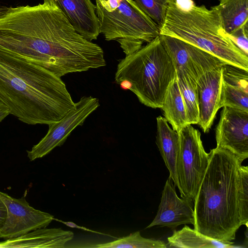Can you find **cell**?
I'll return each mask as SVG.
<instances>
[{"label": "cell", "mask_w": 248, "mask_h": 248, "mask_svg": "<svg viewBox=\"0 0 248 248\" xmlns=\"http://www.w3.org/2000/svg\"><path fill=\"white\" fill-rule=\"evenodd\" d=\"M176 79L186 109L188 123L198 124L199 108L196 81L184 70H176Z\"/></svg>", "instance_id": "20"}, {"label": "cell", "mask_w": 248, "mask_h": 248, "mask_svg": "<svg viewBox=\"0 0 248 248\" xmlns=\"http://www.w3.org/2000/svg\"><path fill=\"white\" fill-rule=\"evenodd\" d=\"M233 242L219 241L208 237L185 225L181 230L174 231L168 238L167 247L183 248H233Z\"/></svg>", "instance_id": "17"}, {"label": "cell", "mask_w": 248, "mask_h": 248, "mask_svg": "<svg viewBox=\"0 0 248 248\" xmlns=\"http://www.w3.org/2000/svg\"><path fill=\"white\" fill-rule=\"evenodd\" d=\"M177 160L179 190L182 198L195 200L209 163L210 154L203 147L201 133L188 124L178 133Z\"/></svg>", "instance_id": "7"}, {"label": "cell", "mask_w": 248, "mask_h": 248, "mask_svg": "<svg viewBox=\"0 0 248 248\" xmlns=\"http://www.w3.org/2000/svg\"><path fill=\"white\" fill-rule=\"evenodd\" d=\"M159 35L174 37L218 58L225 64L248 71V55L224 30L216 6L210 9L193 0H168Z\"/></svg>", "instance_id": "4"}, {"label": "cell", "mask_w": 248, "mask_h": 248, "mask_svg": "<svg viewBox=\"0 0 248 248\" xmlns=\"http://www.w3.org/2000/svg\"><path fill=\"white\" fill-rule=\"evenodd\" d=\"M164 118L177 133L189 124L185 103L179 88L176 76L169 86L160 108Z\"/></svg>", "instance_id": "18"}, {"label": "cell", "mask_w": 248, "mask_h": 248, "mask_svg": "<svg viewBox=\"0 0 248 248\" xmlns=\"http://www.w3.org/2000/svg\"><path fill=\"white\" fill-rule=\"evenodd\" d=\"M25 194L16 199L0 191V198L7 208L5 222L0 228V238H15L38 229L46 227L54 216L31 206Z\"/></svg>", "instance_id": "9"}, {"label": "cell", "mask_w": 248, "mask_h": 248, "mask_svg": "<svg viewBox=\"0 0 248 248\" xmlns=\"http://www.w3.org/2000/svg\"><path fill=\"white\" fill-rule=\"evenodd\" d=\"M207 168L194 201V229L215 240L231 242L248 224V167L228 150H211Z\"/></svg>", "instance_id": "2"}, {"label": "cell", "mask_w": 248, "mask_h": 248, "mask_svg": "<svg viewBox=\"0 0 248 248\" xmlns=\"http://www.w3.org/2000/svg\"><path fill=\"white\" fill-rule=\"evenodd\" d=\"M100 33L116 41L126 56L159 35V27L134 0H95Z\"/></svg>", "instance_id": "6"}, {"label": "cell", "mask_w": 248, "mask_h": 248, "mask_svg": "<svg viewBox=\"0 0 248 248\" xmlns=\"http://www.w3.org/2000/svg\"><path fill=\"white\" fill-rule=\"evenodd\" d=\"M171 179L169 177L162 193L156 215L145 229L153 226L175 228L182 224L194 223L193 201L179 198Z\"/></svg>", "instance_id": "12"}, {"label": "cell", "mask_w": 248, "mask_h": 248, "mask_svg": "<svg viewBox=\"0 0 248 248\" xmlns=\"http://www.w3.org/2000/svg\"><path fill=\"white\" fill-rule=\"evenodd\" d=\"M140 8L159 27L166 16L168 0H135Z\"/></svg>", "instance_id": "23"}, {"label": "cell", "mask_w": 248, "mask_h": 248, "mask_svg": "<svg viewBox=\"0 0 248 248\" xmlns=\"http://www.w3.org/2000/svg\"><path fill=\"white\" fill-rule=\"evenodd\" d=\"M100 106L98 98L84 96L75 103L74 108L60 120L48 124L46 136L31 150L27 151L30 161L42 158L57 146H62L78 126L81 125L87 117Z\"/></svg>", "instance_id": "8"}, {"label": "cell", "mask_w": 248, "mask_h": 248, "mask_svg": "<svg viewBox=\"0 0 248 248\" xmlns=\"http://www.w3.org/2000/svg\"><path fill=\"white\" fill-rule=\"evenodd\" d=\"M222 108L215 130L216 148L229 150L243 162L248 157V111Z\"/></svg>", "instance_id": "11"}, {"label": "cell", "mask_w": 248, "mask_h": 248, "mask_svg": "<svg viewBox=\"0 0 248 248\" xmlns=\"http://www.w3.org/2000/svg\"><path fill=\"white\" fill-rule=\"evenodd\" d=\"M176 76L175 69L159 35L121 60L114 79L123 88L132 92L140 103L156 108H161Z\"/></svg>", "instance_id": "5"}, {"label": "cell", "mask_w": 248, "mask_h": 248, "mask_svg": "<svg viewBox=\"0 0 248 248\" xmlns=\"http://www.w3.org/2000/svg\"><path fill=\"white\" fill-rule=\"evenodd\" d=\"M54 220L61 222L63 224H65L66 226H67L69 227H70V228H77V229H81L82 230L88 231V232H92L93 233H95L100 234H102V235H103H103H107V234L103 233H101L100 232H96L95 231L90 230V229L87 228L86 227H84L78 226V225L76 224V223H75L72 221H64L62 220H60V219H56L55 218H54Z\"/></svg>", "instance_id": "26"}, {"label": "cell", "mask_w": 248, "mask_h": 248, "mask_svg": "<svg viewBox=\"0 0 248 248\" xmlns=\"http://www.w3.org/2000/svg\"><path fill=\"white\" fill-rule=\"evenodd\" d=\"M216 5L222 27L229 35L248 24V0H219Z\"/></svg>", "instance_id": "19"}, {"label": "cell", "mask_w": 248, "mask_h": 248, "mask_svg": "<svg viewBox=\"0 0 248 248\" xmlns=\"http://www.w3.org/2000/svg\"><path fill=\"white\" fill-rule=\"evenodd\" d=\"M52 0L78 33L89 41L97 38L100 24L96 6L91 0Z\"/></svg>", "instance_id": "14"}, {"label": "cell", "mask_w": 248, "mask_h": 248, "mask_svg": "<svg viewBox=\"0 0 248 248\" xmlns=\"http://www.w3.org/2000/svg\"><path fill=\"white\" fill-rule=\"evenodd\" d=\"M90 247L96 248H166L167 245L163 241L160 240L143 237L140 232L137 231L113 241L97 244Z\"/></svg>", "instance_id": "21"}, {"label": "cell", "mask_w": 248, "mask_h": 248, "mask_svg": "<svg viewBox=\"0 0 248 248\" xmlns=\"http://www.w3.org/2000/svg\"><path fill=\"white\" fill-rule=\"evenodd\" d=\"M73 237L72 231L45 227L0 242V248H63Z\"/></svg>", "instance_id": "15"}, {"label": "cell", "mask_w": 248, "mask_h": 248, "mask_svg": "<svg viewBox=\"0 0 248 248\" xmlns=\"http://www.w3.org/2000/svg\"><path fill=\"white\" fill-rule=\"evenodd\" d=\"M175 70H184L197 80L203 74L225 64L217 57L180 39L159 35Z\"/></svg>", "instance_id": "10"}, {"label": "cell", "mask_w": 248, "mask_h": 248, "mask_svg": "<svg viewBox=\"0 0 248 248\" xmlns=\"http://www.w3.org/2000/svg\"><path fill=\"white\" fill-rule=\"evenodd\" d=\"M8 8L7 7H0V15L5 12Z\"/></svg>", "instance_id": "29"}, {"label": "cell", "mask_w": 248, "mask_h": 248, "mask_svg": "<svg viewBox=\"0 0 248 248\" xmlns=\"http://www.w3.org/2000/svg\"><path fill=\"white\" fill-rule=\"evenodd\" d=\"M220 106L248 111V93L222 81Z\"/></svg>", "instance_id": "22"}, {"label": "cell", "mask_w": 248, "mask_h": 248, "mask_svg": "<svg viewBox=\"0 0 248 248\" xmlns=\"http://www.w3.org/2000/svg\"><path fill=\"white\" fill-rule=\"evenodd\" d=\"M0 101L28 124H49L75 107L65 83L43 67L0 50Z\"/></svg>", "instance_id": "3"}, {"label": "cell", "mask_w": 248, "mask_h": 248, "mask_svg": "<svg viewBox=\"0 0 248 248\" xmlns=\"http://www.w3.org/2000/svg\"><path fill=\"white\" fill-rule=\"evenodd\" d=\"M7 216V208L5 203L0 198V228L3 225Z\"/></svg>", "instance_id": "27"}, {"label": "cell", "mask_w": 248, "mask_h": 248, "mask_svg": "<svg viewBox=\"0 0 248 248\" xmlns=\"http://www.w3.org/2000/svg\"><path fill=\"white\" fill-rule=\"evenodd\" d=\"M9 114V108L0 101V123Z\"/></svg>", "instance_id": "28"}, {"label": "cell", "mask_w": 248, "mask_h": 248, "mask_svg": "<svg viewBox=\"0 0 248 248\" xmlns=\"http://www.w3.org/2000/svg\"><path fill=\"white\" fill-rule=\"evenodd\" d=\"M221 66L205 73L196 81L199 108L198 124L204 133L209 131L221 108Z\"/></svg>", "instance_id": "13"}, {"label": "cell", "mask_w": 248, "mask_h": 248, "mask_svg": "<svg viewBox=\"0 0 248 248\" xmlns=\"http://www.w3.org/2000/svg\"><path fill=\"white\" fill-rule=\"evenodd\" d=\"M236 46L248 55V24L229 35Z\"/></svg>", "instance_id": "25"}, {"label": "cell", "mask_w": 248, "mask_h": 248, "mask_svg": "<svg viewBox=\"0 0 248 248\" xmlns=\"http://www.w3.org/2000/svg\"><path fill=\"white\" fill-rule=\"evenodd\" d=\"M222 81L248 93V71L233 65L221 66Z\"/></svg>", "instance_id": "24"}, {"label": "cell", "mask_w": 248, "mask_h": 248, "mask_svg": "<svg viewBox=\"0 0 248 248\" xmlns=\"http://www.w3.org/2000/svg\"><path fill=\"white\" fill-rule=\"evenodd\" d=\"M156 143L169 173V177L178 189L179 185L177 174V160L179 152L178 133L169 125L164 117L156 118Z\"/></svg>", "instance_id": "16"}, {"label": "cell", "mask_w": 248, "mask_h": 248, "mask_svg": "<svg viewBox=\"0 0 248 248\" xmlns=\"http://www.w3.org/2000/svg\"><path fill=\"white\" fill-rule=\"evenodd\" d=\"M74 29L52 0L8 7L0 15V50L37 64L56 76L75 53Z\"/></svg>", "instance_id": "1"}]
</instances>
